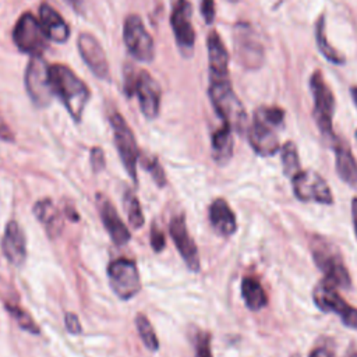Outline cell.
Listing matches in <instances>:
<instances>
[{"label":"cell","instance_id":"obj_20","mask_svg":"<svg viewBox=\"0 0 357 357\" xmlns=\"http://www.w3.org/2000/svg\"><path fill=\"white\" fill-rule=\"evenodd\" d=\"M209 79L229 78V53L216 31H211L206 38Z\"/></svg>","mask_w":357,"mask_h":357},{"label":"cell","instance_id":"obj_23","mask_svg":"<svg viewBox=\"0 0 357 357\" xmlns=\"http://www.w3.org/2000/svg\"><path fill=\"white\" fill-rule=\"evenodd\" d=\"M32 212L35 218L43 225L46 234L50 238H57L63 229V218L59 208L50 198H42L35 202Z\"/></svg>","mask_w":357,"mask_h":357},{"label":"cell","instance_id":"obj_2","mask_svg":"<svg viewBox=\"0 0 357 357\" xmlns=\"http://www.w3.org/2000/svg\"><path fill=\"white\" fill-rule=\"evenodd\" d=\"M208 95L216 114L222 119V121L233 131L241 134L245 130L247 114L231 88L230 79H209Z\"/></svg>","mask_w":357,"mask_h":357},{"label":"cell","instance_id":"obj_38","mask_svg":"<svg viewBox=\"0 0 357 357\" xmlns=\"http://www.w3.org/2000/svg\"><path fill=\"white\" fill-rule=\"evenodd\" d=\"M64 325H66L67 332L71 333V335L82 333L81 322H79L77 314H74V312H66L64 314Z\"/></svg>","mask_w":357,"mask_h":357},{"label":"cell","instance_id":"obj_46","mask_svg":"<svg viewBox=\"0 0 357 357\" xmlns=\"http://www.w3.org/2000/svg\"><path fill=\"white\" fill-rule=\"evenodd\" d=\"M349 357H357V351H351V353L349 354Z\"/></svg>","mask_w":357,"mask_h":357},{"label":"cell","instance_id":"obj_11","mask_svg":"<svg viewBox=\"0 0 357 357\" xmlns=\"http://www.w3.org/2000/svg\"><path fill=\"white\" fill-rule=\"evenodd\" d=\"M312 300L321 311L335 312L346 326L357 329V310L343 300L332 284L324 280L318 283L312 291Z\"/></svg>","mask_w":357,"mask_h":357},{"label":"cell","instance_id":"obj_8","mask_svg":"<svg viewBox=\"0 0 357 357\" xmlns=\"http://www.w3.org/2000/svg\"><path fill=\"white\" fill-rule=\"evenodd\" d=\"M107 282L120 300H131L141 290V276L132 259L117 258L107 265Z\"/></svg>","mask_w":357,"mask_h":357},{"label":"cell","instance_id":"obj_30","mask_svg":"<svg viewBox=\"0 0 357 357\" xmlns=\"http://www.w3.org/2000/svg\"><path fill=\"white\" fill-rule=\"evenodd\" d=\"M135 328H137V332L144 343V346L151 350V351H158L159 350V340H158V336L151 325V322L148 321L146 315L142 314V312H138L135 315Z\"/></svg>","mask_w":357,"mask_h":357},{"label":"cell","instance_id":"obj_42","mask_svg":"<svg viewBox=\"0 0 357 357\" xmlns=\"http://www.w3.org/2000/svg\"><path fill=\"white\" fill-rule=\"evenodd\" d=\"M351 220H353V227L357 237V197L351 199Z\"/></svg>","mask_w":357,"mask_h":357},{"label":"cell","instance_id":"obj_10","mask_svg":"<svg viewBox=\"0 0 357 357\" xmlns=\"http://www.w3.org/2000/svg\"><path fill=\"white\" fill-rule=\"evenodd\" d=\"M310 86L314 98V119L317 126L324 135L333 137L332 117L335 110V98L321 71H315L311 75Z\"/></svg>","mask_w":357,"mask_h":357},{"label":"cell","instance_id":"obj_5","mask_svg":"<svg viewBox=\"0 0 357 357\" xmlns=\"http://www.w3.org/2000/svg\"><path fill=\"white\" fill-rule=\"evenodd\" d=\"M109 121H110V126L113 130L114 145L119 152L120 160H121L127 174L132 180V183L137 184L138 183L137 165H138L141 152L138 149L134 132L130 128V126L127 124L126 119L117 110H113L109 113Z\"/></svg>","mask_w":357,"mask_h":357},{"label":"cell","instance_id":"obj_29","mask_svg":"<svg viewBox=\"0 0 357 357\" xmlns=\"http://www.w3.org/2000/svg\"><path fill=\"white\" fill-rule=\"evenodd\" d=\"M123 206L128 219V223L132 229H141L145 223L144 212L141 208V204L135 194L131 190H127L123 195Z\"/></svg>","mask_w":357,"mask_h":357},{"label":"cell","instance_id":"obj_12","mask_svg":"<svg viewBox=\"0 0 357 357\" xmlns=\"http://www.w3.org/2000/svg\"><path fill=\"white\" fill-rule=\"evenodd\" d=\"M234 53L237 61L250 70L259 68L264 63V47L259 43L255 32L247 22H238L233 33Z\"/></svg>","mask_w":357,"mask_h":357},{"label":"cell","instance_id":"obj_18","mask_svg":"<svg viewBox=\"0 0 357 357\" xmlns=\"http://www.w3.org/2000/svg\"><path fill=\"white\" fill-rule=\"evenodd\" d=\"M1 251L14 266H21L26 259V238L17 220L7 222L1 238Z\"/></svg>","mask_w":357,"mask_h":357},{"label":"cell","instance_id":"obj_4","mask_svg":"<svg viewBox=\"0 0 357 357\" xmlns=\"http://www.w3.org/2000/svg\"><path fill=\"white\" fill-rule=\"evenodd\" d=\"M49 64L43 56H31L24 74L25 91L36 107H47L54 96Z\"/></svg>","mask_w":357,"mask_h":357},{"label":"cell","instance_id":"obj_39","mask_svg":"<svg viewBox=\"0 0 357 357\" xmlns=\"http://www.w3.org/2000/svg\"><path fill=\"white\" fill-rule=\"evenodd\" d=\"M201 14L206 24H212L215 20V1L213 0H202L201 1Z\"/></svg>","mask_w":357,"mask_h":357},{"label":"cell","instance_id":"obj_28","mask_svg":"<svg viewBox=\"0 0 357 357\" xmlns=\"http://www.w3.org/2000/svg\"><path fill=\"white\" fill-rule=\"evenodd\" d=\"M280 159H282L283 173L286 177L293 178L297 173L301 172L300 158H298L297 146L294 145V142L287 141L283 144V146L280 148Z\"/></svg>","mask_w":357,"mask_h":357},{"label":"cell","instance_id":"obj_32","mask_svg":"<svg viewBox=\"0 0 357 357\" xmlns=\"http://www.w3.org/2000/svg\"><path fill=\"white\" fill-rule=\"evenodd\" d=\"M139 165L151 174L152 180L155 181V184L162 188L166 185V174H165V170L162 167V165L159 163L158 158L153 156V155H142L139 153Z\"/></svg>","mask_w":357,"mask_h":357},{"label":"cell","instance_id":"obj_1","mask_svg":"<svg viewBox=\"0 0 357 357\" xmlns=\"http://www.w3.org/2000/svg\"><path fill=\"white\" fill-rule=\"evenodd\" d=\"M49 74L54 95L61 99L71 119L79 123L91 98L89 86L70 67L61 63L50 64Z\"/></svg>","mask_w":357,"mask_h":357},{"label":"cell","instance_id":"obj_43","mask_svg":"<svg viewBox=\"0 0 357 357\" xmlns=\"http://www.w3.org/2000/svg\"><path fill=\"white\" fill-rule=\"evenodd\" d=\"M64 213H66V216H67L70 220L78 222V219H79V215L77 213V211H75V208H74L73 205H67L66 209H64Z\"/></svg>","mask_w":357,"mask_h":357},{"label":"cell","instance_id":"obj_24","mask_svg":"<svg viewBox=\"0 0 357 357\" xmlns=\"http://www.w3.org/2000/svg\"><path fill=\"white\" fill-rule=\"evenodd\" d=\"M336 170L343 183H346L350 188L357 191V162L344 142H336Z\"/></svg>","mask_w":357,"mask_h":357},{"label":"cell","instance_id":"obj_47","mask_svg":"<svg viewBox=\"0 0 357 357\" xmlns=\"http://www.w3.org/2000/svg\"><path fill=\"white\" fill-rule=\"evenodd\" d=\"M227 1H231V3H236L237 0H227Z\"/></svg>","mask_w":357,"mask_h":357},{"label":"cell","instance_id":"obj_26","mask_svg":"<svg viewBox=\"0 0 357 357\" xmlns=\"http://www.w3.org/2000/svg\"><path fill=\"white\" fill-rule=\"evenodd\" d=\"M241 296H243V300H244L247 308H250L251 311H258L268 304V297H266L264 287L252 276L243 278Z\"/></svg>","mask_w":357,"mask_h":357},{"label":"cell","instance_id":"obj_37","mask_svg":"<svg viewBox=\"0 0 357 357\" xmlns=\"http://www.w3.org/2000/svg\"><path fill=\"white\" fill-rule=\"evenodd\" d=\"M135 79H137V73L134 71L132 66L131 64L126 66L124 67V74H123V89H124V95L127 98H131L134 95Z\"/></svg>","mask_w":357,"mask_h":357},{"label":"cell","instance_id":"obj_6","mask_svg":"<svg viewBox=\"0 0 357 357\" xmlns=\"http://www.w3.org/2000/svg\"><path fill=\"white\" fill-rule=\"evenodd\" d=\"M11 36L17 49L28 56H42L47 49L49 38L46 36L39 18L31 11H25L18 17Z\"/></svg>","mask_w":357,"mask_h":357},{"label":"cell","instance_id":"obj_34","mask_svg":"<svg viewBox=\"0 0 357 357\" xmlns=\"http://www.w3.org/2000/svg\"><path fill=\"white\" fill-rule=\"evenodd\" d=\"M194 350L195 357H213L211 349V333L198 331L194 336Z\"/></svg>","mask_w":357,"mask_h":357},{"label":"cell","instance_id":"obj_36","mask_svg":"<svg viewBox=\"0 0 357 357\" xmlns=\"http://www.w3.org/2000/svg\"><path fill=\"white\" fill-rule=\"evenodd\" d=\"M149 243L155 252H160L166 247L165 233L160 230V227L156 223H152L151 231H149Z\"/></svg>","mask_w":357,"mask_h":357},{"label":"cell","instance_id":"obj_19","mask_svg":"<svg viewBox=\"0 0 357 357\" xmlns=\"http://www.w3.org/2000/svg\"><path fill=\"white\" fill-rule=\"evenodd\" d=\"M276 128L254 119L247 128V137L251 148L259 156H273L280 151L279 138L275 132Z\"/></svg>","mask_w":357,"mask_h":357},{"label":"cell","instance_id":"obj_35","mask_svg":"<svg viewBox=\"0 0 357 357\" xmlns=\"http://www.w3.org/2000/svg\"><path fill=\"white\" fill-rule=\"evenodd\" d=\"M89 162H91V167L93 173H100L105 167H106V158H105V152L100 146H93L91 148L89 152Z\"/></svg>","mask_w":357,"mask_h":357},{"label":"cell","instance_id":"obj_25","mask_svg":"<svg viewBox=\"0 0 357 357\" xmlns=\"http://www.w3.org/2000/svg\"><path fill=\"white\" fill-rule=\"evenodd\" d=\"M233 130L227 124H222L213 131L211 138L212 158L218 165H226L233 156Z\"/></svg>","mask_w":357,"mask_h":357},{"label":"cell","instance_id":"obj_9","mask_svg":"<svg viewBox=\"0 0 357 357\" xmlns=\"http://www.w3.org/2000/svg\"><path fill=\"white\" fill-rule=\"evenodd\" d=\"M191 4L188 0H170V26L176 45L183 56H191L195 45V29L191 24Z\"/></svg>","mask_w":357,"mask_h":357},{"label":"cell","instance_id":"obj_33","mask_svg":"<svg viewBox=\"0 0 357 357\" xmlns=\"http://www.w3.org/2000/svg\"><path fill=\"white\" fill-rule=\"evenodd\" d=\"M254 119H257L273 128H279L283 124L284 112L276 106H261L255 110Z\"/></svg>","mask_w":357,"mask_h":357},{"label":"cell","instance_id":"obj_15","mask_svg":"<svg viewBox=\"0 0 357 357\" xmlns=\"http://www.w3.org/2000/svg\"><path fill=\"white\" fill-rule=\"evenodd\" d=\"M134 95L138 98V105L145 119L153 120L159 116L162 89L158 81L146 70L137 71Z\"/></svg>","mask_w":357,"mask_h":357},{"label":"cell","instance_id":"obj_41","mask_svg":"<svg viewBox=\"0 0 357 357\" xmlns=\"http://www.w3.org/2000/svg\"><path fill=\"white\" fill-rule=\"evenodd\" d=\"M308 357H333V353L329 351L328 349H324V347H317L314 349Z\"/></svg>","mask_w":357,"mask_h":357},{"label":"cell","instance_id":"obj_22","mask_svg":"<svg viewBox=\"0 0 357 357\" xmlns=\"http://www.w3.org/2000/svg\"><path fill=\"white\" fill-rule=\"evenodd\" d=\"M208 216H209V222H211L213 230L219 236L229 237V236L234 234V231L237 229L236 215L231 211V208L226 199H223V198L213 199L212 204L209 205Z\"/></svg>","mask_w":357,"mask_h":357},{"label":"cell","instance_id":"obj_21","mask_svg":"<svg viewBox=\"0 0 357 357\" xmlns=\"http://www.w3.org/2000/svg\"><path fill=\"white\" fill-rule=\"evenodd\" d=\"M39 21L49 40L64 43L70 39V26L64 17L50 4L42 3L39 6Z\"/></svg>","mask_w":357,"mask_h":357},{"label":"cell","instance_id":"obj_3","mask_svg":"<svg viewBox=\"0 0 357 357\" xmlns=\"http://www.w3.org/2000/svg\"><path fill=\"white\" fill-rule=\"evenodd\" d=\"M311 255L318 269L324 273V282L333 287H350L349 271L344 266L342 254L332 243L321 236H314L311 238Z\"/></svg>","mask_w":357,"mask_h":357},{"label":"cell","instance_id":"obj_27","mask_svg":"<svg viewBox=\"0 0 357 357\" xmlns=\"http://www.w3.org/2000/svg\"><path fill=\"white\" fill-rule=\"evenodd\" d=\"M315 39H317V45L319 52L324 54V57L333 63V64H343L344 63V57L336 50L333 49L326 38V32H325V15L322 14L317 24H315Z\"/></svg>","mask_w":357,"mask_h":357},{"label":"cell","instance_id":"obj_7","mask_svg":"<svg viewBox=\"0 0 357 357\" xmlns=\"http://www.w3.org/2000/svg\"><path fill=\"white\" fill-rule=\"evenodd\" d=\"M123 42L131 57L151 63L155 57V42L138 14H128L123 24Z\"/></svg>","mask_w":357,"mask_h":357},{"label":"cell","instance_id":"obj_31","mask_svg":"<svg viewBox=\"0 0 357 357\" xmlns=\"http://www.w3.org/2000/svg\"><path fill=\"white\" fill-rule=\"evenodd\" d=\"M6 310L10 312V315L15 319V322L18 324V326L32 335H39L40 329L38 326V324L32 319V317L22 310L20 305L17 304H11V303H6Z\"/></svg>","mask_w":357,"mask_h":357},{"label":"cell","instance_id":"obj_14","mask_svg":"<svg viewBox=\"0 0 357 357\" xmlns=\"http://www.w3.org/2000/svg\"><path fill=\"white\" fill-rule=\"evenodd\" d=\"M169 231L170 236L174 241V245L180 254V257L183 258L185 266L191 271V272H198L201 268V262H199V254H198V248L197 244L194 243L188 227H187V222L184 215H174L170 219L169 223Z\"/></svg>","mask_w":357,"mask_h":357},{"label":"cell","instance_id":"obj_40","mask_svg":"<svg viewBox=\"0 0 357 357\" xmlns=\"http://www.w3.org/2000/svg\"><path fill=\"white\" fill-rule=\"evenodd\" d=\"M0 139L6 141V142H14L15 135L11 131V128L8 127V124L4 121V119L0 116Z\"/></svg>","mask_w":357,"mask_h":357},{"label":"cell","instance_id":"obj_48","mask_svg":"<svg viewBox=\"0 0 357 357\" xmlns=\"http://www.w3.org/2000/svg\"><path fill=\"white\" fill-rule=\"evenodd\" d=\"M356 138H357V131H356Z\"/></svg>","mask_w":357,"mask_h":357},{"label":"cell","instance_id":"obj_45","mask_svg":"<svg viewBox=\"0 0 357 357\" xmlns=\"http://www.w3.org/2000/svg\"><path fill=\"white\" fill-rule=\"evenodd\" d=\"M351 96H353L354 103H356V106H357V86H353V88H351Z\"/></svg>","mask_w":357,"mask_h":357},{"label":"cell","instance_id":"obj_13","mask_svg":"<svg viewBox=\"0 0 357 357\" xmlns=\"http://www.w3.org/2000/svg\"><path fill=\"white\" fill-rule=\"evenodd\" d=\"M293 192L297 199L304 202H318L332 205L333 195L328 183L312 170H301L293 178Z\"/></svg>","mask_w":357,"mask_h":357},{"label":"cell","instance_id":"obj_16","mask_svg":"<svg viewBox=\"0 0 357 357\" xmlns=\"http://www.w3.org/2000/svg\"><path fill=\"white\" fill-rule=\"evenodd\" d=\"M77 47L81 59L99 79L110 78V67L100 42L89 32H81L77 38Z\"/></svg>","mask_w":357,"mask_h":357},{"label":"cell","instance_id":"obj_44","mask_svg":"<svg viewBox=\"0 0 357 357\" xmlns=\"http://www.w3.org/2000/svg\"><path fill=\"white\" fill-rule=\"evenodd\" d=\"M71 8H74L77 13H82L84 10V0H64Z\"/></svg>","mask_w":357,"mask_h":357},{"label":"cell","instance_id":"obj_17","mask_svg":"<svg viewBox=\"0 0 357 357\" xmlns=\"http://www.w3.org/2000/svg\"><path fill=\"white\" fill-rule=\"evenodd\" d=\"M95 202H96L98 212H99L100 220L103 223V227L107 231L112 241L119 247L127 244L131 238V234H130V230L126 226V223L119 216L113 202L102 192L96 194Z\"/></svg>","mask_w":357,"mask_h":357}]
</instances>
